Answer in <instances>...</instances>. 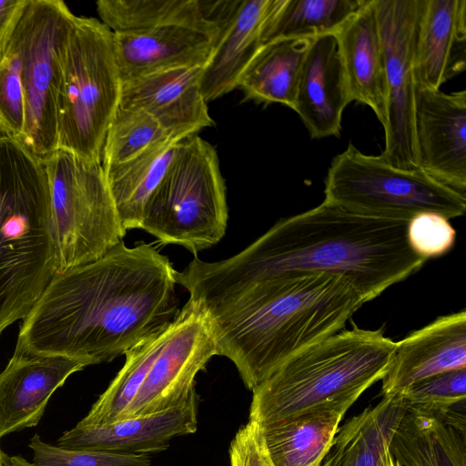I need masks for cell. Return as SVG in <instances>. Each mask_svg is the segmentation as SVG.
<instances>
[{
  "mask_svg": "<svg viewBox=\"0 0 466 466\" xmlns=\"http://www.w3.org/2000/svg\"><path fill=\"white\" fill-rule=\"evenodd\" d=\"M178 142L166 140L123 163L103 168L125 231L140 228L145 209L164 177Z\"/></svg>",
  "mask_w": 466,
  "mask_h": 466,
  "instance_id": "484cf974",
  "label": "cell"
},
{
  "mask_svg": "<svg viewBox=\"0 0 466 466\" xmlns=\"http://www.w3.org/2000/svg\"><path fill=\"white\" fill-rule=\"evenodd\" d=\"M407 404L400 393L383 396L339 427L318 466H386L389 446Z\"/></svg>",
  "mask_w": 466,
  "mask_h": 466,
  "instance_id": "603a6c76",
  "label": "cell"
},
{
  "mask_svg": "<svg viewBox=\"0 0 466 466\" xmlns=\"http://www.w3.org/2000/svg\"><path fill=\"white\" fill-rule=\"evenodd\" d=\"M219 31L210 24H171L139 32L114 33L122 83L166 69L204 66Z\"/></svg>",
  "mask_w": 466,
  "mask_h": 466,
  "instance_id": "2e32d148",
  "label": "cell"
},
{
  "mask_svg": "<svg viewBox=\"0 0 466 466\" xmlns=\"http://www.w3.org/2000/svg\"><path fill=\"white\" fill-rule=\"evenodd\" d=\"M203 66L166 69L122 83L118 106L141 110L179 142L213 125L200 90Z\"/></svg>",
  "mask_w": 466,
  "mask_h": 466,
  "instance_id": "5bb4252c",
  "label": "cell"
},
{
  "mask_svg": "<svg viewBox=\"0 0 466 466\" xmlns=\"http://www.w3.org/2000/svg\"><path fill=\"white\" fill-rule=\"evenodd\" d=\"M414 126L419 168L465 195L466 91L416 86Z\"/></svg>",
  "mask_w": 466,
  "mask_h": 466,
  "instance_id": "4fadbf2b",
  "label": "cell"
},
{
  "mask_svg": "<svg viewBox=\"0 0 466 466\" xmlns=\"http://www.w3.org/2000/svg\"><path fill=\"white\" fill-rule=\"evenodd\" d=\"M461 369H466L465 309L441 316L396 342L381 394L401 393L426 378Z\"/></svg>",
  "mask_w": 466,
  "mask_h": 466,
  "instance_id": "ac0fdd59",
  "label": "cell"
},
{
  "mask_svg": "<svg viewBox=\"0 0 466 466\" xmlns=\"http://www.w3.org/2000/svg\"><path fill=\"white\" fill-rule=\"evenodd\" d=\"M28 447L35 466H150L148 455L118 454L96 451L66 450L42 441L35 434Z\"/></svg>",
  "mask_w": 466,
  "mask_h": 466,
  "instance_id": "1f68e13d",
  "label": "cell"
},
{
  "mask_svg": "<svg viewBox=\"0 0 466 466\" xmlns=\"http://www.w3.org/2000/svg\"><path fill=\"white\" fill-rule=\"evenodd\" d=\"M364 303L346 276L309 273L254 284L205 311L217 355L253 390L289 358L342 330Z\"/></svg>",
  "mask_w": 466,
  "mask_h": 466,
  "instance_id": "3957f363",
  "label": "cell"
},
{
  "mask_svg": "<svg viewBox=\"0 0 466 466\" xmlns=\"http://www.w3.org/2000/svg\"><path fill=\"white\" fill-rule=\"evenodd\" d=\"M364 3L365 0H280L264 27L262 45L335 34Z\"/></svg>",
  "mask_w": 466,
  "mask_h": 466,
  "instance_id": "83f0119b",
  "label": "cell"
},
{
  "mask_svg": "<svg viewBox=\"0 0 466 466\" xmlns=\"http://www.w3.org/2000/svg\"><path fill=\"white\" fill-rule=\"evenodd\" d=\"M335 35L351 102L370 107L384 127L387 115L384 59L372 0H365Z\"/></svg>",
  "mask_w": 466,
  "mask_h": 466,
  "instance_id": "7402d4cb",
  "label": "cell"
},
{
  "mask_svg": "<svg viewBox=\"0 0 466 466\" xmlns=\"http://www.w3.org/2000/svg\"><path fill=\"white\" fill-rule=\"evenodd\" d=\"M198 428V395L172 409L127 418L101 427L76 425L57 440L66 450L148 455L166 451L169 441L194 433Z\"/></svg>",
  "mask_w": 466,
  "mask_h": 466,
  "instance_id": "e0dca14e",
  "label": "cell"
},
{
  "mask_svg": "<svg viewBox=\"0 0 466 466\" xmlns=\"http://www.w3.org/2000/svg\"><path fill=\"white\" fill-rule=\"evenodd\" d=\"M396 342L352 325L282 363L253 390L249 420L260 427L316 410L353 404L382 380Z\"/></svg>",
  "mask_w": 466,
  "mask_h": 466,
  "instance_id": "5b68a950",
  "label": "cell"
},
{
  "mask_svg": "<svg viewBox=\"0 0 466 466\" xmlns=\"http://www.w3.org/2000/svg\"><path fill=\"white\" fill-rule=\"evenodd\" d=\"M61 72L56 150L101 163L122 87L114 33L96 18L76 16L64 46Z\"/></svg>",
  "mask_w": 466,
  "mask_h": 466,
  "instance_id": "8992f818",
  "label": "cell"
},
{
  "mask_svg": "<svg viewBox=\"0 0 466 466\" xmlns=\"http://www.w3.org/2000/svg\"><path fill=\"white\" fill-rule=\"evenodd\" d=\"M279 1L238 0L202 68L200 90L207 103L237 88L241 73L263 46L264 27Z\"/></svg>",
  "mask_w": 466,
  "mask_h": 466,
  "instance_id": "44dd1931",
  "label": "cell"
},
{
  "mask_svg": "<svg viewBox=\"0 0 466 466\" xmlns=\"http://www.w3.org/2000/svg\"><path fill=\"white\" fill-rule=\"evenodd\" d=\"M351 404L316 410L260 427L274 466H318Z\"/></svg>",
  "mask_w": 466,
  "mask_h": 466,
  "instance_id": "cb8c5ba5",
  "label": "cell"
},
{
  "mask_svg": "<svg viewBox=\"0 0 466 466\" xmlns=\"http://www.w3.org/2000/svg\"><path fill=\"white\" fill-rule=\"evenodd\" d=\"M49 184L57 272L96 260L123 240L101 163L56 150L43 160Z\"/></svg>",
  "mask_w": 466,
  "mask_h": 466,
  "instance_id": "9c48e42d",
  "label": "cell"
},
{
  "mask_svg": "<svg viewBox=\"0 0 466 466\" xmlns=\"http://www.w3.org/2000/svg\"><path fill=\"white\" fill-rule=\"evenodd\" d=\"M25 95L18 55L11 44L0 61V135L22 142L25 130Z\"/></svg>",
  "mask_w": 466,
  "mask_h": 466,
  "instance_id": "d6a6232c",
  "label": "cell"
},
{
  "mask_svg": "<svg viewBox=\"0 0 466 466\" xmlns=\"http://www.w3.org/2000/svg\"><path fill=\"white\" fill-rule=\"evenodd\" d=\"M229 460L230 466H274L258 423L248 420L240 427L231 441Z\"/></svg>",
  "mask_w": 466,
  "mask_h": 466,
  "instance_id": "e575fe53",
  "label": "cell"
},
{
  "mask_svg": "<svg viewBox=\"0 0 466 466\" xmlns=\"http://www.w3.org/2000/svg\"><path fill=\"white\" fill-rule=\"evenodd\" d=\"M407 226L324 200L279 219L229 258L206 262L195 257L177 272V283L208 310L257 283L296 274H339L368 302L423 267L426 260L408 243Z\"/></svg>",
  "mask_w": 466,
  "mask_h": 466,
  "instance_id": "7a4b0ae2",
  "label": "cell"
},
{
  "mask_svg": "<svg viewBox=\"0 0 466 466\" xmlns=\"http://www.w3.org/2000/svg\"><path fill=\"white\" fill-rule=\"evenodd\" d=\"M28 0H0V61L8 54Z\"/></svg>",
  "mask_w": 466,
  "mask_h": 466,
  "instance_id": "d590c367",
  "label": "cell"
},
{
  "mask_svg": "<svg viewBox=\"0 0 466 466\" xmlns=\"http://www.w3.org/2000/svg\"><path fill=\"white\" fill-rule=\"evenodd\" d=\"M141 346L144 379L120 420L172 409L197 394V374L217 355L209 316L190 299L172 323Z\"/></svg>",
  "mask_w": 466,
  "mask_h": 466,
  "instance_id": "8fae6325",
  "label": "cell"
},
{
  "mask_svg": "<svg viewBox=\"0 0 466 466\" xmlns=\"http://www.w3.org/2000/svg\"><path fill=\"white\" fill-rule=\"evenodd\" d=\"M56 272L45 164L0 135V336L26 317Z\"/></svg>",
  "mask_w": 466,
  "mask_h": 466,
  "instance_id": "277c9868",
  "label": "cell"
},
{
  "mask_svg": "<svg viewBox=\"0 0 466 466\" xmlns=\"http://www.w3.org/2000/svg\"><path fill=\"white\" fill-rule=\"evenodd\" d=\"M176 276L151 245L121 240L99 258L54 275L19 326L15 347L86 366L112 361L177 317Z\"/></svg>",
  "mask_w": 466,
  "mask_h": 466,
  "instance_id": "6da1fadb",
  "label": "cell"
},
{
  "mask_svg": "<svg viewBox=\"0 0 466 466\" xmlns=\"http://www.w3.org/2000/svg\"><path fill=\"white\" fill-rule=\"evenodd\" d=\"M2 454H3V452L0 450V466H2Z\"/></svg>",
  "mask_w": 466,
  "mask_h": 466,
  "instance_id": "f35d334b",
  "label": "cell"
},
{
  "mask_svg": "<svg viewBox=\"0 0 466 466\" xmlns=\"http://www.w3.org/2000/svg\"><path fill=\"white\" fill-rule=\"evenodd\" d=\"M76 16L62 0H28L12 41L25 95L22 143L42 160L56 150L62 54Z\"/></svg>",
  "mask_w": 466,
  "mask_h": 466,
  "instance_id": "30bf717a",
  "label": "cell"
},
{
  "mask_svg": "<svg viewBox=\"0 0 466 466\" xmlns=\"http://www.w3.org/2000/svg\"><path fill=\"white\" fill-rule=\"evenodd\" d=\"M2 466H35L25 458L16 455L9 456L3 452L2 454Z\"/></svg>",
  "mask_w": 466,
  "mask_h": 466,
  "instance_id": "8d00e7d4",
  "label": "cell"
},
{
  "mask_svg": "<svg viewBox=\"0 0 466 466\" xmlns=\"http://www.w3.org/2000/svg\"><path fill=\"white\" fill-rule=\"evenodd\" d=\"M86 367L66 356L15 347L0 373V439L36 426L53 393Z\"/></svg>",
  "mask_w": 466,
  "mask_h": 466,
  "instance_id": "9a60e30c",
  "label": "cell"
},
{
  "mask_svg": "<svg viewBox=\"0 0 466 466\" xmlns=\"http://www.w3.org/2000/svg\"><path fill=\"white\" fill-rule=\"evenodd\" d=\"M455 238L454 228L441 215L420 213L408 222V243L425 260L446 254L453 247Z\"/></svg>",
  "mask_w": 466,
  "mask_h": 466,
  "instance_id": "836d02e7",
  "label": "cell"
},
{
  "mask_svg": "<svg viewBox=\"0 0 466 466\" xmlns=\"http://www.w3.org/2000/svg\"><path fill=\"white\" fill-rule=\"evenodd\" d=\"M312 39H279L263 45L238 79L237 87L245 98L293 109L302 64Z\"/></svg>",
  "mask_w": 466,
  "mask_h": 466,
  "instance_id": "d4e9b609",
  "label": "cell"
},
{
  "mask_svg": "<svg viewBox=\"0 0 466 466\" xmlns=\"http://www.w3.org/2000/svg\"><path fill=\"white\" fill-rule=\"evenodd\" d=\"M228 218L216 149L197 134L184 138L147 202L140 229L197 257L224 237Z\"/></svg>",
  "mask_w": 466,
  "mask_h": 466,
  "instance_id": "52a82bcc",
  "label": "cell"
},
{
  "mask_svg": "<svg viewBox=\"0 0 466 466\" xmlns=\"http://www.w3.org/2000/svg\"><path fill=\"white\" fill-rule=\"evenodd\" d=\"M96 10L101 22L115 34L171 24L217 25L205 16L201 0H99Z\"/></svg>",
  "mask_w": 466,
  "mask_h": 466,
  "instance_id": "f1b7e54d",
  "label": "cell"
},
{
  "mask_svg": "<svg viewBox=\"0 0 466 466\" xmlns=\"http://www.w3.org/2000/svg\"><path fill=\"white\" fill-rule=\"evenodd\" d=\"M386 466H400L398 461H396L392 457L389 461Z\"/></svg>",
  "mask_w": 466,
  "mask_h": 466,
  "instance_id": "74e56055",
  "label": "cell"
},
{
  "mask_svg": "<svg viewBox=\"0 0 466 466\" xmlns=\"http://www.w3.org/2000/svg\"><path fill=\"white\" fill-rule=\"evenodd\" d=\"M389 450L400 466H466V433L409 409L392 433Z\"/></svg>",
  "mask_w": 466,
  "mask_h": 466,
  "instance_id": "4316f807",
  "label": "cell"
},
{
  "mask_svg": "<svg viewBox=\"0 0 466 466\" xmlns=\"http://www.w3.org/2000/svg\"><path fill=\"white\" fill-rule=\"evenodd\" d=\"M380 35L387 91L380 156L401 169H420L414 126V46L420 0H372Z\"/></svg>",
  "mask_w": 466,
  "mask_h": 466,
  "instance_id": "7c38bea8",
  "label": "cell"
},
{
  "mask_svg": "<svg viewBox=\"0 0 466 466\" xmlns=\"http://www.w3.org/2000/svg\"><path fill=\"white\" fill-rule=\"evenodd\" d=\"M351 103L335 34L311 40L299 79L294 110L314 139L339 137Z\"/></svg>",
  "mask_w": 466,
  "mask_h": 466,
  "instance_id": "d6986e66",
  "label": "cell"
},
{
  "mask_svg": "<svg viewBox=\"0 0 466 466\" xmlns=\"http://www.w3.org/2000/svg\"><path fill=\"white\" fill-rule=\"evenodd\" d=\"M324 184V200L369 217L409 222L420 213L450 219L466 210L464 194L420 169L397 168L365 155L351 143L332 159Z\"/></svg>",
  "mask_w": 466,
  "mask_h": 466,
  "instance_id": "ba28073f",
  "label": "cell"
},
{
  "mask_svg": "<svg viewBox=\"0 0 466 466\" xmlns=\"http://www.w3.org/2000/svg\"><path fill=\"white\" fill-rule=\"evenodd\" d=\"M166 140L172 139L153 116L141 110L118 106L106 131L101 155L102 167L127 161Z\"/></svg>",
  "mask_w": 466,
  "mask_h": 466,
  "instance_id": "f546056e",
  "label": "cell"
},
{
  "mask_svg": "<svg viewBox=\"0 0 466 466\" xmlns=\"http://www.w3.org/2000/svg\"><path fill=\"white\" fill-rule=\"evenodd\" d=\"M407 409L437 417L466 400V369L420 380L400 393Z\"/></svg>",
  "mask_w": 466,
  "mask_h": 466,
  "instance_id": "4dcf8cb0",
  "label": "cell"
},
{
  "mask_svg": "<svg viewBox=\"0 0 466 466\" xmlns=\"http://www.w3.org/2000/svg\"><path fill=\"white\" fill-rule=\"evenodd\" d=\"M466 68V1L420 0L413 73L416 86L440 90Z\"/></svg>",
  "mask_w": 466,
  "mask_h": 466,
  "instance_id": "ffe728a7",
  "label": "cell"
}]
</instances>
